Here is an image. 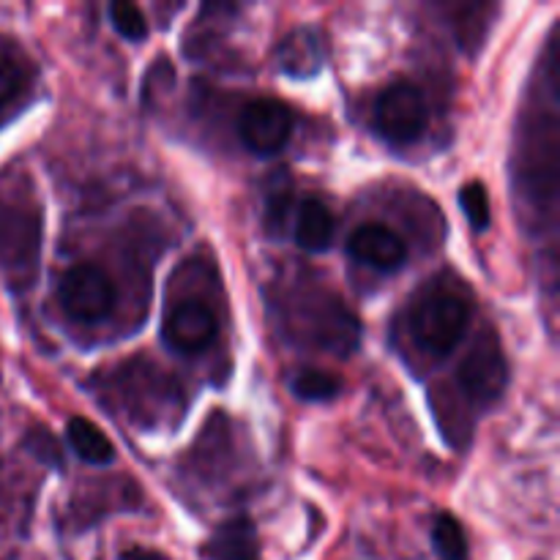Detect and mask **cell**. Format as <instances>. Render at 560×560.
<instances>
[{
    "label": "cell",
    "mask_w": 560,
    "mask_h": 560,
    "mask_svg": "<svg viewBox=\"0 0 560 560\" xmlns=\"http://www.w3.org/2000/svg\"><path fill=\"white\" fill-rule=\"evenodd\" d=\"M470 323V306L454 293H430L410 317L413 339L430 355H448L459 342Z\"/></svg>",
    "instance_id": "6da1fadb"
},
{
    "label": "cell",
    "mask_w": 560,
    "mask_h": 560,
    "mask_svg": "<svg viewBox=\"0 0 560 560\" xmlns=\"http://www.w3.org/2000/svg\"><path fill=\"white\" fill-rule=\"evenodd\" d=\"M430 120L424 96L410 82H394L377 96L375 126L392 145H413L421 140Z\"/></svg>",
    "instance_id": "7a4b0ae2"
},
{
    "label": "cell",
    "mask_w": 560,
    "mask_h": 560,
    "mask_svg": "<svg viewBox=\"0 0 560 560\" xmlns=\"http://www.w3.org/2000/svg\"><path fill=\"white\" fill-rule=\"evenodd\" d=\"M60 306L80 323H102L115 310V284L107 273L91 262L69 268L58 284Z\"/></svg>",
    "instance_id": "3957f363"
},
{
    "label": "cell",
    "mask_w": 560,
    "mask_h": 560,
    "mask_svg": "<svg viewBox=\"0 0 560 560\" xmlns=\"http://www.w3.org/2000/svg\"><path fill=\"white\" fill-rule=\"evenodd\" d=\"M457 381L465 397L474 405H479V408H490L495 399H501L509 381V372L506 359L501 353V345H498V339L492 334H485L474 345V350L465 355V361L459 364Z\"/></svg>",
    "instance_id": "277c9868"
},
{
    "label": "cell",
    "mask_w": 560,
    "mask_h": 560,
    "mask_svg": "<svg viewBox=\"0 0 560 560\" xmlns=\"http://www.w3.org/2000/svg\"><path fill=\"white\" fill-rule=\"evenodd\" d=\"M293 135V113L277 98H255L238 118V137L257 156H273Z\"/></svg>",
    "instance_id": "5b68a950"
},
{
    "label": "cell",
    "mask_w": 560,
    "mask_h": 560,
    "mask_svg": "<svg viewBox=\"0 0 560 560\" xmlns=\"http://www.w3.org/2000/svg\"><path fill=\"white\" fill-rule=\"evenodd\" d=\"M217 334V315L211 312V306L202 304V301L197 299L180 301V304H175L173 310H170V315L164 317V342H167L175 353H202L206 348H211Z\"/></svg>",
    "instance_id": "8992f818"
},
{
    "label": "cell",
    "mask_w": 560,
    "mask_h": 560,
    "mask_svg": "<svg viewBox=\"0 0 560 560\" xmlns=\"http://www.w3.org/2000/svg\"><path fill=\"white\" fill-rule=\"evenodd\" d=\"M348 252L375 271H397L408 260V244L386 224H361L350 233Z\"/></svg>",
    "instance_id": "52a82bcc"
},
{
    "label": "cell",
    "mask_w": 560,
    "mask_h": 560,
    "mask_svg": "<svg viewBox=\"0 0 560 560\" xmlns=\"http://www.w3.org/2000/svg\"><path fill=\"white\" fill-rule=\"evenodd\" d=\"M202 558L206 560H262L260 545H257V530L252 520L235 517L219 525L217 534L211 536L206 547H202Z\"/></svg>",
    "instance_id": "ba28073f"
},
{
    "label": "cell",
    "mask_w": 560,
    "mask_h": 560,
    "mask_svg": "<svg viewBox=\"0 0 560 560\" xmlns=\"http://www.w3.org/2000/svg\"><path fill=\"white\" fill-rule=\"evenodd\" d=\"M334 241V213L326 202L306 197L295 211V244L306 252H326Z\"/></svg>",
    "instance_id": "9c48e42d"
},
{
    "label": "cell",
    "mask_w": 560,
    "mask_h": 560,
    "mask_svg": "<svg viewBox=\"0 0 560 560\" xmlns=\"http://www.w3.org/2000/svg\"><path fill=\"white\" fill-rule=\"evenodd\" d=\"M320 42L312 31H293L279 44V69L290 77H312L320 71Z\"/></svg>",
    "instance_id": "30bf717a"
},
{
    "label": "cell",
    "mask_w": 560,
    "mask_h": 560,
    "mask_svg": "<svg viewBox=\"0 0 560 560\" xmlns=\"http://www.w3.org/2000/svg\"><path fill=\"white\" fill-rule=\"evenodd\" d=\"M66 441L74 448L77 457L91 465H109L115 459V446L109 443V438L93 421L82 419V416L69 419V424H66Z\"/></svg>",
    "instance_id": "8fae6325"
},
{
    "label": "cell",
    "mask_w": 560,
    "mask_h": 560,
    "mask_svg": "<svg viewBox=\"0 0 560 560\" xmlns=\"http://www.w3.org/2000/svg\"><path fill=\"white\" fill-rule=\"evenodd\" d=\"M290 392L301 402H331L342 394V381L331 372L306 366V370H299L290 377Z\"/></svg>",
    "instance_id": "7c38bea8"
},
{
    "label": "cell",
    "mask_w": 560,
    "mask_h": 560,
    "mask_svg": "<svg viewBox=\"0 0 560 560\" xmlns=\"http://www.w3.org/2000/svg\"><path fill=\"white\" fill-rule=\"evenodd\" d=\"M432 545L443 560H465L468 558V536L454 514L443 512L432 525Z\"/></svg>",
    "instance_id": "4fadbf2b"
},
{
    "label": "cell",
    "mask_w": 560,
    "mask_h": 560,
    "mask_svg": "<svg viewBox=\"0 0 560 560\" xmlns=\"http://www.w3.org/2000/svg\"><path fill=\"white\" fill-rule=\"evenodd\" d=\"M459 208H463L465 219H468L470 228L476 233H485L492 222V208H490V195H487L485 184L479 180H470L459 189Z\"/></svg>",
    "instance_id": "5bb4252c"
},
{
    "label": "cell",
    "mask_w": 560,
    "mask_h": 560,
    "mask_svg": "<svg viewBox=\"0 0 560 560\" xmlns=\"http://www.w3.org/2000/svg\"><path fill=\"white\" fill-rule=\"evenodd\" d=\"M109 22L126 42H142L148 36V20L135 3L129 0H115L109 3Z\"/></svg>",
    "instance_id": "9a60e30c"
},
{
    "label": "cell",
    "mask_w": 560,
    "mask_h": 560,
    "mask_svg": "<svg viewBox=\"0 0 560 560\" xmlns=\"http://www.w3.org/2000/svg\"><path fill=\"white\" fill-rule=\"evenodd\" d=\"M25 448L42 463L52 465V468H63V454H60V446L55 443L52 432H47L44 427H36V430L27 432Z\"/></svg>",
    "instance_id": "2e32d148"
},
{
    "label": "cell",
    "mask_w": 560,
    "mask_h": 560,
    "mask_svg": "<svg viewBox=\"0 0 560 560\" xmlns=\"http://www.w3.org/2000/svg\"><path fill=\"white\" fill-rule=\"evenodd\" d=\"M22 80H25V71L9 55H0V104L11 102V98L20 93Z\"/></svg>",
    "instance_id": "e0dca14e"
},
{
    "label": "cell",
    "mask_w": 560,
    "mask_h": 560,
    "mask_svg": "<svg viewBox=\"0 0 560 560\" xmlns=\"http://www.w3.org/2000/svg\"><path fill=\"white\" fill-rule=\"evenodd\" d=\"M120 560H170V558L159 550H148V547H131V550L120 552Z\"/></svg>",
    "instance_id": "ac0fdd59"
}]
</instances>
